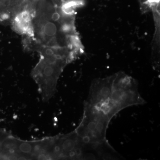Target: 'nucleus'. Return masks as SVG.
Masks as SVG:
<instances>
[{
  "mask_svg": "<svg viewBox=\"0 0 160 160\" xmlns=\"http://www.w3.org/2000/svg\"><path fill=\"white\" fill-rule=\"evenodd\" d=\"M65 20L61 19L57 7L49 3L37 7L32 19L33 38L41 46L52 48H66L62 44L64 37L62 24Z\"/></svg>",
  "mask_w": 160,
  "mask_h": 160,
  "instance_id": "obj_1",
  "label": "nucleus"
},
{
  "mask_svg": "<svg viewBox=\"0 0 160 160\" xmlns=\"http://www.w3.org/2000/svg\"><path fill=\"white\" fill-rule=\"evenodd\" d=\"M145 103L136 80L122 72L114 75L108 106L114 116L127 107Z\"/></svg>",
  "mask_w": 160,
  "mask_h": 160,
  "instance_id": "obj_2",
  "label": "nucleus"
},
{
  "mask_svg": "<svg viewBox=\"0 0 160 160\" xmlns=\"http://www.w3.org/2000/svg\"><path fill=\"white\" fill-rule=\"evenodd\" d=\"M26 0H0V19L11 21L13 18L26 9Z\"/></svg>",
  "mask_w": 160,
  "mask_h": 160,
  "instance_id": "obj_3",
  "label": "nucleus"
},
{
  "mask_svg": "<svg viewBox=\"0 0 160 160\" xmlns=\"http://www.w3.org/2000/svg\"><path fill=\"white\" fill-rule=\"evenodd\" d=\"M27 1V6L26 9L30 12L34 13L35 8L36 5L39 0H26Z\"/></svg>",
  "mask_w": 160,
  "mask_h": 160,
  "instance_id": "obj_4",
  "label": "nucleus"
},
{
  "mask_svg": "<svg viewBox=\"0 0 160 160\" xmlns=\"http://www.w3.org/2000/svg\"><path fill=\"white\" fill-rule=\"evenodd\" d=\"M144 5H147L150 7H156L158 6L160 0H141Z\"/></svg>",
  "mask_w": 160,
  "mask_h": 160,
  "instance_id": "obj_5",
  "label": "nucleus"
}]
</instances>
